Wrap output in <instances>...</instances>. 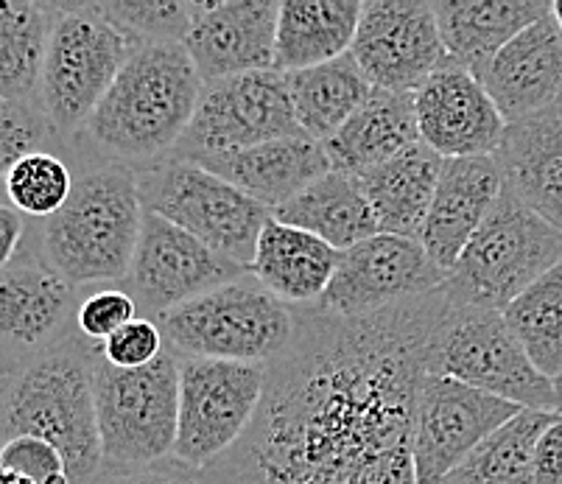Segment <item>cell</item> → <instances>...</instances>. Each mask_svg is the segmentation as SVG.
I'll use <instances>...</instances> for the list:
<instances>
[{"instance_id": "cell-26", "label": "cell", "mask_w": 562, "mask_h": 484, "mask_svg": "<svg viewBox=\"0 0 562 484\" xmlns=\"http://www.w3.org/2000/svg\"><path fill=\"white\" fill-rule=\"evenodd\" d=\"M341 252L311 233L269 218L249 274L289 305H314L328 292Z\"/></svg>"}, {"instance_id": "cell-16", "label": "cell", "mask_w": 562, "mask_h": 484, "mask_svg": "<svg viewBox=\"0 0 562 484\" xmlns=\"http://www.w3.org/2000/svg\"><path fill=\"white\" fill-rule=\"evenodd\" d=\"M448 274L414 238L378 236L341 252V263L316 308L334 317H367L403 300L434 292Z\"/></svg>"}, {"instance_id": "cell-29", "label": "cell", "mask_w": 562, "mask_h": 484, "mask_svg": "<svg viewBox=\"0 0 562 484\" xmlns=\"http://www.w3.org/2000/svg\"><path fill=\"white\" fill-rule=\"evenodd\" d=\"M278 222L322 238L339 252L378 236V222L359 180L330 171L272 213Z\"/></svg>"}, {"instance_id": "cell-7", "label": "cell", "mask_w": 562, "mask_h": 484, "mask_svg": "<svg viewBox=\"0 0 562 484\" xmlns=\"http://www.w3.org/2000/svg\"><path fill=\"white\" fill-rule=\"evenodd\" d=\"M137 45L99 3H59L37 106L59 135L87 126Z\"/></svg>"}, {"instance_id": "cell-13", "label": "cell", "mask_w": 562, "mask_h": 484, "mask_svg": "<svg viewBox=\"0 0 562 484\" xmlns=\"http://www.w3.org/2000/svg\"><path fill=\"white\" fill-rule=\"evenodd\" d=\"M350 56L372 88L414 95L448 63L434 3L367 0Z\"/></svg>"}, {"instance_id": "cell-39", "label": "cell", "mask_w": 562, "mask_h": 484, "mask_svg": "<svg viewBox=\"0 0 562 484\" xmlns=\"http://www.w3.org/2000/svg\"><path fill=\"white\" fill-rule=\"evenodd\" d=\"M162 350H166V336H162L160 325L149 317H137L135 323L121 328L101 345V356L121 370L149 367L151 361L160 359Z\"/></svg>"}, {"instance_id": "cell-36", "label": "cell", "mask_w": 562, "mask_h": 484, "mask_svg": "<svg viewBox=\"0 0 562 484\" xmlns=\"http://www.w3.org/2000/svg\"><path fill=\"white\" fill-rule=\"evenodd\" d=\"M137 303L126 289H104L81 300L76 308V328L93 345H104L110 336L137 319Z\"/></svg>"}, {"instance_id": "cell-15", "label": "cell", "mask_w": 562, "mask_h": 484, "mask_svg": "<svg viewBox=\"0 0 562 484\" xmlns=\"http://www.w3.org/2000/svg\"><path fill=\"white\" fill-rule=\"evenodd\" d=\"M247 269L157 213L143 218L140 244L124 280L143 314L162 317L177 305L244 278Z\"/></svg>"}, {"instance_id": "cell-43", "label": "cell", "mask_w": 562, "mask_h": 484, "mask_svg": "<svg viewBox=\"0 0 562 484\" xmlns=\"http://www.w3.org/2000/svg\"><path fill=\"white\" fill-rule=\"evenodd\" d=\"M0 484H37V482H32V479L20 476V473L3 471V473H0Z\"/></svg>"}, {"instance_id": "cell-25", "label": "cell", "mask_w": 562, "mask_h": 484, "mask_svg": "<svg viewBox=\"0 0 562 484\" xmlns=\"http://www.w3.org/2000/svg\"><path fill=\"white\" fill-rule=\"evenodd\" d=\"M423 144L414 95L372 88L364 104L325 146L334 171L361 177Z\"/></svg>"}, {"instance_id": "cell-22", "label": "cell", "mask_w": 562, "mask_h": 484, "mask_svg": "<svg viewBox=\"0 0 562 484\" xmlns=\"http://www.w3.org/2000/svg\"><path fill=\"white\" fill-rule=\"evenodd\" d=\"M76 286L40 261L34 252L20 249L18 258L3 267L0 280V328L9 345L48 348L63 336Z\"/></svg>"}, {"instance_id": "cell-8", "label": "cell", "mask_w": 562, "mask_h": 484, "mask_svg": "<svg viewBox=\"0 0 562 484\" xmlns=\"http://www.w3.org/2000/svg\"><path fill=\"white\" fill-rule=\"evenodd\" d=\"M104 465H155L173 457L180 429V359L166 345L140 370H121L99 353L93 359Z\"/></svg>"}, {"instance_id": "cell-45", "label": "cell", "mask_w": 562, "mask_h": 484, "mask_svg": "<svg viewBox=\"0 0 562 484\" xmlns=\"http://www.w3.org/2000/svg\"><path fill=\"white\" fill-rule=\"evenodd\" d=\"M554 392H557V415H562V375L554 381Z\"/></svg>"}, {"instance_id": "cell-24", "label": "cell", "mask_w": 562, "mask_h": 484, "mask_svg": "<svg viewBox=\"0 0 562 484\" xmlns=\"http://www.w3.org/2000/svg\"><path fill=\"white\" fill-rule=\"evenodd\" d=\"M504 185L526 207L562 230V119L557 110L540 112L507 130L495 151Z\"/></svg>"}, {"instance_id": "cell-42", "label": "cell", "mask_w": 562, "mask_h": 484, "mask_svg": "<svg viewBox=\"0 0 562 484\" xmlns=\"http://www.w3.org/2000/svg\"><path fill=\"white\" fill-rule=\"evenodd\" d=\"M23 233H25V222L23 213L18 211L14 205L3 202L0 207V236H3V267L12 263L20 252V244H23Z\"/></svg>"}, {"instance_id": "cell-6", "label": "cell", "mask_w": 562, "mask_h": 484, "mask_svg": "<svg viewBox=\"0 0 562 484\" xmlns=\"http://www.w3.org/2000/svg\"><path fill=\"white\" fill-rule=\"evenodd\" d=\"M557 263H562V230L526 207L504 185L495 211L442 286L453 303L504 314L509 303Z\"/></svg>"}, {"instance_id": "cell-2", "label": "cell", "mask_w": 562, "mask_h": 484, "mask_svg": "<svg viewBox=\"0 0 562 484\" xmlns=\"http://www.w3.org/2000/svg\"><path fill=\"white\" fill-rule=\"evenodd\" d=\"M99 345L63 334L54 345L20 364L7 381L3 435L43 437L68 462L70 482L87 484L104 468L99 412L93 392V359Z\"/></svg>"}, {"instance_id": "cell-40", "label": "cell", "mask_w": 562, "mask_h": 484, "mask_svg": "<svg viewBox=\"0 0 562 484\" xmlns=\"http://www.w3.org/2000/svg\"><path fill=\"white\" fill-rule=\"evenodd\" d=\"M87 484H207L204 471L186 465L177 457L155 462V465H104L95 479Z\"/></svg>"}, {"instance_id": "cell-31", "label": "cell", "mask_w": 562, "mask_h": 484, "mask_svg": "<svg viewBox=\"0 0 562 484\" xmlns=\"http://www.w3.org/2000/svg\"><path fill=\"white\" fill-rule=\"evenodd\" d=\"M59 3L3 0L0 3V95L12 104H32L43 79Z\"/></svg>"}, {"instance_id": "cell-41", "label": "cell", "mask_w": 562, "mask_h": 484, "mask_svg": "<svg viewBox=\"0 0 562 484\" xmlns=\"http://www.w3.org/2000/svg\"><path fill=\"white\" fill-rule=\"evenodd\" d=\"M535 482L562 484V415L554 417L535 451Z\"/></svg>"}, {"instance_id": "cell-12", "label": "cell", "mask_w": 562, "mask_h": 484, "mask_svg": "<svg viewBox=\"0 0 562 484\" xmlns=\"http://www.w3.org/2000/svg\"><path fill=\"white\" fill-rule=\"evenodd\" d=\"M285 137H308L294 115L285 76L258 70L204 85L196 115L171 157L193 162Z\"/></svg>"}, {"instance_id": "cell-38", "label": "cell", "mask_w": 562, "mask_h": 484, "mask_svg": "<svg viewBox=\"0 0 562 484\" xmlns=\"http://www.w3.org/2000/svg\"><path fill=\"white\" fill-rule=\"evenodd\" d=\"M48 130L50 126L45 115L34 110L32 104L3 101V106H0V166H3V175L23 157L37 155L40 144L48 137L45 135Z\"/></svg>"}, {"instance_id": "cell-32", "label": "cell", "mask_w": 562, "mask_h": 484, "mask_svg": "<svg viewBox=\"0 0 562 484\" xmlns=\"http://www.w3.org/2000/svg\"><path fill=\"white\" fill-rule=\"evenodd\" d=\"M557 412L524 409L487 437L442 484H538L535 451Z\"/></svg>"}, {"instance_id": "cell-4", "label": "cell", "mask_w": 562, "mask_h": 484, "mask_svg": "<svg viewBox=\"0 0 562 484\" xmlns=\"http://www.w3.org/2000/svg\"><path fill=\"white\" fill-rule=\"evenodd\" d=\"M140 177L124 162L87 171L63 211L43 222V247L50 267L74 286L124 283L140 244Z\"/></svg>"}, {"instance_id": "cell-9", "label": "cell", "mask_w": 562, "mask_h": 484, "mask_svg": "<svg viewBox=\"0 0 562 484\" xmlns=\"http://www.w3.org/2000/svg\"><path fill=\"white\" fill-rule=\"evenodd\" d=\"M140 177L146 213L168 218L249 272L272 211L191 160L157 162Z\"/></svg>"}, {"instance_id": "cell-5", "label": "cell", "mask_w": 562, "mask_h": 484, "mask_svg": "<svg viewBox=\"0 0 562 484\" xmlns=\"http://www.w3.org/2000/svg\"><path fill=\"white\" fill-rule=\"evenodd\" d=\"M155 323L168 348L182 356L272 364L294 339L297 314L255 274H244L177 305Z\"/></svg>"}, {"instance_id": "cell-30", "label": "cell", "mask_w": 562, "mask_h": 484, "mask_svg": "<svg viewBox=\"0 0 562 484\" xmlns=\"http://www.w3.org/2000/svg\"><path fill=\"white\" fill-rule=\"evenodd\" d=\"M283 76L294 115L305 135L316 144H328L372 93V85L364 79L359 65L352 63L350 54L334 63Z\"/></svg>"}, {"instance_id": "cell-14", "label": "cell", "mask_w": 562, "mask_h": 484, "mask_svg": "<svg viewBox=\"0 0 562 484\" xmlns=\"http://www.w3.org/2000/svg\"><path fill=\"white\" fill-rule=\"evenodd\" d=\"M524 406L468 386L428 375L414 423L417 484H442L493 431L520 415Z\"/></svg>"}, {"instance_id": "cell-46", "label": "cell", "mask_w": 562, "mask_h": 484, "mask_svg": "<svg viewBox=\"0 0 562 484\" xmlns=\"http://www.w3.org/2000/svg\"><path fill=\"white\" fill-rule=\"evenodd\" d=\"M554 110L560 112V119H562V95H560V101H557V104H554Z\"/></svg>"}, {"instance_id": "cell-34", "label": "cell", "mask_w": 562, "mask_h": 484, "mask_svg": "<svg viewBox=\"0 0 562 484\" xmlns=\"http://www.w3.org/2000/svg\"><path fill=\"white\" fill-rule=\"evenodd\" d=\"M76 180L68 162L50 151L23 157L7 171V199L23 216L50 218L63 211Z\"/></svg>"}, {"instance_id": "cell-44", "label": "cell", "mask_w": 562, "mask_h": 484, "mask_svg": "<svg viewBox=\"0 0 562 484\" xmlns=\"http://www.w3.org/2000/svg\"><path fill=\"white\" fill-rule=\"evenodd\" d=\"M551 18L557 20V25H560L562 32V0H554V3H551Z\"/></svg>"}, {"instance_id": "cell-10", "label": "cell", "mask_w": 562, "mask_h": 484, "mask_svg": "<svg viewBox=\"0 0 562 484\" xmlns=\"http://www.w3.org/2000/svg\"><path fill=\"white\" fill-rule=\"evenodd\" d=\"M428 370L431 375L462 381L524 409L557 412L554 381L531 364L501 311L453 303L434 339Z\"/></svg>"}, {"instance_id": "cell-19", "label": "cell", "mask_w": 562, "mask_h": 484, "mask_svg": "<svg viewBox=\"0 0 562 484\" xmlns=\"http://www.w3.org/2000/svg\"><path fill=\"white\" fill-rule=\"evenodd\" d=\"M504 175L495 157L446 160L420 244L446 274L453 272L468 244L498 205Z\"/></svg>"}, {"instance_id": "cell-35", "label": "cell", "mask_w": 562, "mask_h": 484, "mask_svg": "<svg viewBox=\"0 0 562 484\" xmlns=\"http://www.w3.org/2000/svg\"><path fill=\"white\" fill-rule=\"evenodd\" d=\"M101 12L140 48L155 43H186L193 3L146 0V3H99Z\"/></svg>"}, {"instance_id": "cell-18", "label": "cell", "mask_w": 562, "mask_h": 484, "mask_svg": "<svg viewBox=\"0 0 562 484\" xmlns=\"http://www.w3.org/2000/svg\"><path fill=\"white\" fill-rule=\"evenodd\" d=\"M278 0H199L193 3L186 48L204 85L229 76L274 70Z\"/></svg>"}, {"instance_id": "cell-23", "label": "cell", "mask_w": 562, "mask_h": 484, "mask_svg": "<svg viewBox=\"0 0 562 484\" xmlns=\"http://www.w3.org/2000/svg\"><path fill=\"white\" fill-rule=\"evenodd\" d=\"M448 59L482 79L495 56L551 14L549 0H439L434 3Z\"/></svg>"}, {"instance_id": "cell-3", "label": "cell", "mask_w": 562, "mask_h": 484, "mask_svg": "<svg viewBox=\"0 0 562 484\" xmlns=\"http://www.w3.org/2000/svg\"><path fill=\"white\" fill-rule=\"evenodd\" d=\"M202 90L186 45H140L85 130L95 146L126 160L171 155L196 115Z\"/></svg>"}, {"instance_id": "cell-27", "label": "cell", "mask_w": 562, "mask_h": 484, "mask_svg": "<svg viewBox=\"0 0 562 484\" xmlns=\"http://www.w3.org/2000/svg\"><path fill=\"white\" fill-rule=\"evenodd\" d=\"M442 166L446 157H439L431 146L417 144L395 160L356 177L375 213L378 230L420 241Z\"/></svg>"}, {"instance_id": "cell-33", "label": "cell", "mask_w": 562, "mask_h": 484, "mask_svg": "<svg viewBox=\"0 0 562 484\" xmlns=\"http://www.w3.org/2000/svg\"><path fill=\"white\" fill-rule=\"evenodd\" d=\"M509 330L518 336L531 364L546 379L562 375V263L531 283L515 303L504 311Z\"/></svg>"}, {"instance_id": "cell-37", "label": "cell", "mask_w": 562, "mask_h": 484, "mask_svg": "<svg viewBox=\"0 0 562 484\" xmlns=\"http://www.w3.org/2000/svg\"><path fill=\"white\" fill-rule=\"evenodd\" d=\"M0 465L3 471L20 473L37 484H74L59 448L50 446L43 437H14L3 442Z\"/></svg>"}, {"instance_id": "cell-28", "label": "cell", "mask_w": 562, "mask_h": 484, "mask_svg": "<svg viewBox=\"0 0 562 484\" xmlns=\"http://www.w3.org/2000/svg\"><path fill=\"white\" fill-rule=\"evenodd\" d=\"M359 0H285L280 7L274 70L297 74L350 54L359 32Z\"/></svg>"}, {"instance_id": "cell-1", "label": "cell", "mask_w": 562, "mask_h": 484, "mask_svg": "<svg viewBox=\"0 0 562 484\" xmlns=\"http://www.w3.org/2000/svg\"><path fill=\"white\" fill-rule=\"evenodd\" d=\"M451 308L446 286L367 317L294 305V339L207 484H417V404Z\"/></svg>"}, {"instance_id": "cell-17", "label": "cell", "mask_w": 562, "mask_h": 484, "mask_svg": "<svg viewBox=\"0 0 562 484\" xmlns=\"http://www.w3.org/2000/svg\"><path fill=\"white\" fill-rule=\"evenodd\" d=\"M414 110L423 144L446 160L495 157L509 130L482 79L451 59L414 93Z\"/></svg>"}, {"instance_id": "cell-21", "label": "cell", "mask_w": 562, "mask_h": 484, "mask_svg": "<svg viewBox=\"0 0 562 484\" xmlns=\"http://www.w3.org/2000/svg\"><path fill=\"white\" fill-rule=\"evenodd\" d=\"M193 162L222 177L272 213L334 171L325 146L311 137H285L229 155L199 157Z\"/></svg>"}, {"instance_id": "cell-20", "label": "cell", "mask_w": 562, "mask_h": 484, "mask_svg": "<svg viewBox=\"0 0 562 484\" xmlns=\"http://www.w3.org/2000/svg\"><path fill=\"white\" fill-rule=\"evenodd\" d=\"M507 124H520L554 110L562 95V32L557 20L543 18L501 50L482 76Z\"/></svg>"}, {"instance_id": "cell-11", "label": "cell", "mask_w": 562, "mask_h": 484, "mask_svg": "<svg viewBox=\"0 0 562 484\" xmlns=\"http://www.w3.org/2000/svg\"><path fill=\"white\" fill-rule=\"evenodd\" d=\"M266 364L180 359V429L173 457L204 471L241 440L260 406Z\"/></svg>"}]
</instances>
